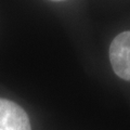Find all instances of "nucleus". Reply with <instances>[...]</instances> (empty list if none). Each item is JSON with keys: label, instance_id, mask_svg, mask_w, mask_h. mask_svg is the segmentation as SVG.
Returning a JSON list of instances; mask_svg holds the SVG:
<instances>
[{"label": "nucleus", "instance_id": "f257e3e1", "mask_svg": "<svg viewBox=\"0 0 130 130\" xmlns=\"http://www.w3.org/2000/svg\"><path fill=\"white\" fill-rule=\"evenodd\" d=\"M109 61L115 74L130 81V30L117 35L109 46Z\"/></svg>", "mask_w": 130, "mask_h": 130}, {"label": "nucleus", "instance_id": "f03ea898", "mask_svg": "<svg viewBox=\"0 0 130 130\" xmlns=\"http://www.w3.org/2000/svg\"><path fill=\"white\" fill-rule=\"evenodd\" d=\"M0 130H31L26 112L11 100L0 98Z\"/></svg>", "mask_w": 130, "mask_h": 130}, {"label": "nucleus", "instance_id": "7ed1b4c3", "mask_svg": "<svg viewBox=\"0 0 130 130\" xmlns=\"http://www.w3.org/2000/svg\"><path fill=\"white\" fill-rule=\"evenodd\" d=\"M51 1H64V0H51Z\"/></svg>", "mask_w": 130, "mask_h": 130}]
</instances>
